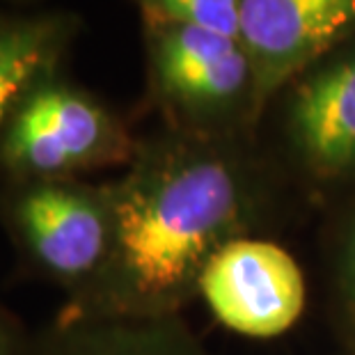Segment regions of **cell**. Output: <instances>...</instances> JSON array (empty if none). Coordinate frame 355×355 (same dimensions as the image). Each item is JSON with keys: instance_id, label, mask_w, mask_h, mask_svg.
<instances>
[{"instance_id": "cell-12", "label": "cell", "mask_w": 355, "mask_h": 355, "mask_svg": "<svg viewBox=\"0 0 355 355\" xmlns=\"http://www.w3.org/2000/svg\"><path fill=\"white\" fill-rule=\"evenodd\" d=\"M342 284H344V293L346 300H349V307L355 316V223L349 230V236H346L344 243V254H342Z\"/></svg>"}, {"instance_id": "cell-7", "label": "cell", "mask_w": 355, "mask_h": 355, "mask_svg": "<svg viewBox=\"0 0 355 355\" xmlns=\"http://www.w3.org/2000/svg\"><path fill=\"white\" fill-rule=\"evenodd\" d=\"M289 138L319 177H355V44L332 53L296 83Z\"/></svg>"}, {"instance_id": "cell-5", "label": "cell", "mask_w": 355, "mask_h": 355, "mask_svg": "<svg viewBox=\"0 0 355 355\" xmlns=\"http://www.w3.org/2000/svg\"><path fill=\"white\" fill-rule=\"evenodd\" d=\"M200 296L223 326L245 337L268 339L300 319L305 277L282 245L241 236L204 268Z\"/></svg>"}, {"instance_id": "cell-4", "label": "cell", "mask_w": 355, "mask_h": 355, "mask_svg": "<svg viewBox=\"0 0 355 355\" xmlns=\"http://www.w3.org/2000/svg\"><path fill=\"white\" fill-rule=\"evenodd\" d=\"M0 223L37 273L78 296L110 250L108 188L80 179L0 184Z\"/></svg>"}, {"instance_id": "cell-11", "label": "cell", "mask_w": 355, "mask_h": 355, "mask_svg": "<svg viewBox=\"0 0 355 355\" xmlns=\"http://www.w3.org/2000/svg\"><path fill=\"white\" fill-rule=\"evenodd\" d=\"M33 342L26 337L21 321L0 303V355H30Z\"/></svg>"}, {"instance_id": "cell-13", "label": "cell", "mask_w": 355, "mask_h": 355, "mask_svg": "<svg viewBox=\"0 0 355 355\" xmlns=\"http://www.w3.org/2000/svg\"><path fill=\"white\" fill-rule=\"evenodd\" d=\"M35 0H0V5H7V7H24L28 10L30 5H33Z\"/></svg>"}, {"instance_id": "cell-2", "label": "cell", "mask_w": 355, "mask_h": 355, "mask_svg": "<svg viewBox=\"0 0 355 355\" xmlns=\"http://www.w3.org/2000/svg\"><path fill=\"white\" fill-rule=\"evenodd\" d=\"M135 149L138 138L108 105L53 71L21 99L0 135V184L126 168Z\"/></svg>"}, {"instance_id": "cell-3", "label": "cell", "mask_w": 355, "mask_h": 355, "mask_svg": "<svg viewBox=\"0 0 355 355\" xmlns=\"http://www.w3.org/2000/svg\"><path fill=\"white\" fill-rule=\"evenodd\" d=\"M149 96L168 128L225 138L254 122V67L239 37L191 26H142Z\"/></svg>"}, {"instance_id": "cell-1", "label": "cell", "mask_w": 355, "mask_h": 355, "mask_svg": "<svg viewBox=\"0 0 355 355\" xmlns=\"http://www.w3.org/2000/svg\"><path fill=\"white\" fill-rule=\"evenodd\" d=\"M110 200V250L101 273L69 298L60 321L177 316L200 296L211 259L248 236L257 184L225 138L165 128L138 140Z\"/></svg>"}, {"instance_id": "cell-6", "label": "cell", "mask_w": 355, "mask_h": 355, "mask_svg": "<svg viewBox=\"0 0 355 355\" xmlns=\"http://www.w3.org/2000/svg\"><path fill=\"white\" fill-rule=\"evenodd\" d=\"M241 42L254 67V119L279 87L355 42V0H241Z\"/></svg>"}, {"instance_id": "cell-9", "label": "cell", "mask_w": 355, "mask_h": 355, "mask_svg": "<svg viewBox=\"0 0 355 355\" xmlns=\"http://www.w3.org/2000/svg\"><path fill=\"white\" fill-rule=\"evenodd\" d=\"M30 355H209L177 316L58 321Z\"/></svg>"}, {"instance_id": "cell-8", "label": "cell", "mask_w": 355, "mask_h": 355, "mask_svg": "<svg viewBox=\"0 0 355 355\" xmlns=\"http://www.w3.org/2000/svg\"><path fill=\"white\" fill-rule=\"evenodd\" d=\"M78 28L71 12L0 5V135L30 89L60 71Z\"/></svg>"}, {"instance_id": "cell-10", "label": "cell", "mask_w": 355, "mask_h": 355, "mask_svg": "<svg viewBox=\"0 0 355 355\" xmlns=\"http://www.w3.org/2000/svg\"><path fill=\"white\" fill-rule=\"evenodd\" d=\"M142 26H191L241 40V0H133Z\"/></svg>"}]
</instances>
